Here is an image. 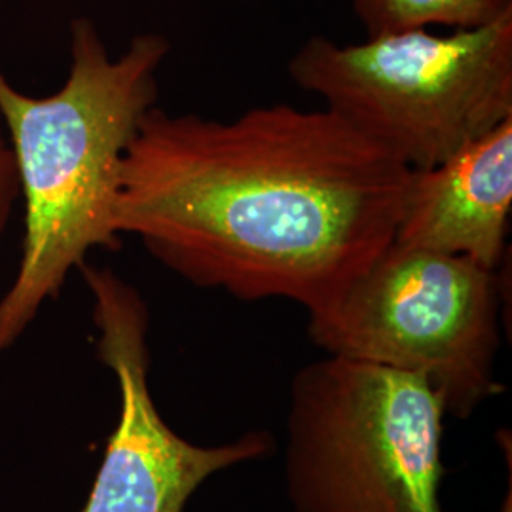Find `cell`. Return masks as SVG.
Returning <instances> with one entry per match:
<instances>
[{
  "mask_svg": "<svg viewBox=\"0 0 512 512\" xmlns=\"http://www.w3.org/2000/svg\"><path fill=\"white\" fill-rule=\"evenodd\" d=\"M410 173L329 109L217 122L154 105L124 152L112 224L196 287L311 315L393 241Z\"/></svg>",
  "mask_w": 512,
  "mask_h": 512,
  "instance_id": "obj_1",
  "label": "cell"
},
{
  "mask_svg": "<svg viewBox=\"0 0 512 512\" xmlns=\"http://www.w3.org/2000/svg\"><path fill=\"white\" fill-rule=\"evenodd\" d=\"M167 52L164 37L141 35L110 59L92 21L74 19L71 71L59 92L27 95L0 71V118L25 202L18 274L0 298V357L92 249L122 247L112 224L118 171L139 120L156 105Z\"/></svg>",
  "mask_w": 512,
  "mask_h": 512,
  "instance_id": "obj_2",
  "label": "cell"
},
{
  "mask_svg": "<svg viewBox=\"0 0 512 512\" xmlns=\"http://www.w3.org/2000/svg\"><path fill=\"white\" fill-rule=\"evenodd\" d=\"M444 404L416 374L329 355L291 384L285 488L294 512H446Z\"/></svg>",
  "mask_w": 512,
  "mask_h": 512,
  "instance_id": "obj_3",
  "label": "cell"
},
{
  "mask_svg": "<svg viewBox=\"0 0 512 512\" xmlns=\"http://www.w3.org/2000/svg\"><path fill=\"white\" fill-rule=\"evenodd\" d=\"M289 73L404 165L429 169L512 118V14L448 37L414 29L355 46L311 38Z\"/></svg>",
  "mask_w": 512,
  "mask_h": 512,
  "instance_id": "obj_4",
  "label": "cell"
},
{
  "mask_svg": "<svg viewBox=\"0 0 512 512\" xmlns=\"http://www.w3.org/2000/svg\"><path fill=\"white\" fill-rule=\"evenodd\" d=\"M501 289L497 270L473 258L391 241L330 306L311 313L308 334L329 355L420 376L446 414L469 420L505 391L495 378Z\"/></svg>",
  "mask_w": 512,
  "mask_h": 512,
  "instance_id": "obj_5",
  "label": "cell"
},
{
  "mask_svg": "<svg viewBox=\"0 0 512 512\" xmlns=\"http://www.w3.org/2000/svg\"><path fill=\"white\" fill-rule=\"evenodd\" d=\"M93 296L97 355L120 389V416L90 495L78 512H183L209 476L272 452L270 433L251 431L220 446L177 435L148 387V306L109 268H78Z\"/></svg>",
  "mask_w": 512,
  "mask_h": 512,
  "instance_id": "obj_6",
  "label": "cell"
},
{
  "mask_svg": "<svg viewBox=\"0 0 512 512\" xmlns=\"http://www.w3.org/2000/svg\"><path fill=\"white\" fill-rule=\"evenodd\" d=\"M512 205V118L429 169H412L395 243L499 270Z\"/></svg>",
  "mask_w": 512,
  "mask_h": 512,
  "instance_id": "obj_7",
  "label": "cell"
},
{
  "mask_svg": "<svg viewBox=\"0 0 512 512\" xmlns=\"http://www.w3.org/2000/svg\"><path fill=\"white\" fill-rule=\"evenodd\" d=\"M353 10L376 38L427 25L478 29L512 14V0H353Z\"/></svg>",
  "mask_w": 512,
  "mask_h": 512,
  "instance_id": "obj_8",
  "label": "cell"
},
{
  "mask_svg": "<svg viewBox=\"0 0 512 512\" xmlns=\"http://www.w3.org/2000/svg\"><path fill=\"white\" fill-rule=\"evenodd\" d=\"M19 198V177L16 156L10 145L4 122L0 118V239Z\"/></svg>",
  "mask_w": 512,
  "mask_h": 512,
  "instance_id": "obj_9",
  "label": "cell"
},
{
  "mask_svg": "<svg viewBox=\"0 0 512 512\" xmlns=\"http://www.w3.org/2000/svg\"><path fill=\"white\" fill-rule=\"evenodd\" d=\"M501 512H512L511 476H509V492H507V497H505V501H503Z\"/></svg>",
  "mask_w": 512,
  "mask_h": 512,
  "instance_id": "obj_10",
  "label": "cell"
}]
</instances>
